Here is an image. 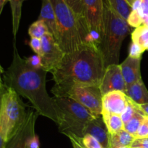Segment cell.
Instances as JSON below:
<instances>
[{
  "mask_svg": "<svg viewBox=\"0 0 148 148\" xmlns=\"http://www.w3.org/2000/svg\"><path fill=\"white\" fill-rule=\"evenodd\" d=\"M47 72L43 68L33 69L19 54L14 44L13 59L10 66L4 71L2 80L4 88L14 90L20 96L30 101L40 116L54 121L58 126L62 121V113L53 98L46 90Z\"/></svg>",
  "mask_w": 148,
  "mask_h": 148,
  "instance_id": "1",
  "label": "cell"
},
{
  "mask_svg": "<svg viewBox=\"0 0 148 148\" xmlns=\"http://www.w3.org/2000/svg\"><path fill=\"white\" fill-rule=\"evenodd\" d=\"M103 58L98 45L83 43L79 49L65 53L53 72L54 97H64L69 90L77 86L100 87L105 72Z\"/></svg>",
  "mask_w": 148,
  "mask_h": 148,
  "instance_id": "2",
  "label": "cell"
},
{
  "mask_svg": "<svg viewBox=\"0 0 148 148\" xmlns=\"http://www.w3.org/2000/svg\"><path fill=\"white\" fill-rule=\"evenodd\" d=\"M103 31L98 47L107 67L111 64H119L121 45L130 29L127 20L113 10L106 0H103Z\"/></svg>",
  "mask_w": 148,
  "mask_h": 148,
  "instance_id": "3",
  "label": "cell"
},
{
  "mask_svg": "<svg viewBox=\"0 0 148 148\" xmlns=\"http://www.w3.org/2000/svg\"><path fill=\"white\" fill-rule=\"evenodd\" d=\"M50 1L53 5L57 22L59 44L65 53L77 50L83 43H95L87 23L78 20L64 0Z\"/></svg>",
  "mask_w": 148,
  "mask_h": 148,
  "instance_id": "4",
  "label": "cell"
},
{
  "mask_svg": "<svg viewBox=\"0 0 148 148\" xmlns=\"http://www.w3.org/2000/svg\"><path fill=\"white\" fill-rule=\"evenodd\" d=\"M55 102L62 113L59 132L67 136L82 140L88 124L94 118L87 108L69 98L54 97Z\"/></svg>",
  "mask_w": 148,
  "mask_h": 148,
  "instance_id": "5",
  "label": "cell"
},
{
  "mask_svg": "<svg viewBox=\"0 0 148 148\" xmlns=\"http://www.w3.org/2000/svg\"><path fill=\"white\" fill-rule=\"evenodd\" d=\"M27 106L20 96L10 88L0 94V124L10 141L20 130L27 119Z\"/></svg>",
  "mask_w": 148,
  "mask_h": 148,
  "instance_id": "6",
  "label": "cell"
},
{
  "mask_svg": "<svg viewBox=\"0 0 148 148\" xmlns=\"http://www.w3.org/2000/svg\"><path fill=\"white\" fill-rule=\"evenodd\" d=\"M73 99L83 106L94 118L101 116L103 110V95L98 86L74 87L64 95Z\"/></svg>",
  "mask_w": 148,
  "mask_h": 148,
  "instance_id": "7",
  "label": "cell"
},
{
  "mask_svg": "<svg viewBox=\"0 0 148 148\" xmlns=\"http://www.w3.org/2000/svg\"><path fill=\"white\" fill-rule=\"evenodd\" d=\"M41 40L42 67L46 72L53 74L62 62L65 53L51 33L45 35Z\"/></svg>",
  "mask_w": 148,
  "mask_h": 148,
  "instance_id": "8",
  "label": "cell"
},
{
  "mask_svg": "<svg viewBox=\"0 0 148 148\" xmlns=\"http://www.w3.org/2000/svg\"><path fill=\"white\" fill-rule=\"evenodd\" d=\"M84 7L89 31L94 41L98 44L103 31V0H84Z\"/></svg>",
  "mask_w": 148,
  "mask_h": 148,
  "instance_id": "9",
  "label": "cell"
},
{
  "mask_svg": "<svg viewBox=\"0 0 148 148\" xmlns=\"http://www.w3.org/2000/svg\"><path fill=\"white\" fill-rule=\"evenodd\" d=\"M100 90L103 96L113 91H121L125 93L127 85L120 64H111L106 67Z\"/></svg>",
  "mask_w": 148,
  "mask_h": 148,
  "instance_id": "10",
  "label": "cell"
},
{
  "mask_svg": "<svg viewBox=\"0 0 148 148\" xmlns=\"http://www.w3.org/2000/svg\"><path fill=\"white\" fill-rule=\"evenodd\" d=\"M39 114L36 111H27V119L17 134L8 142L7 148H26L29 139L35 134V124Z\"/></svg>",
  "mask_w": 148,
  "mask_h": 148,
  "instance_id": "11",
  "label": "cell"
},
{
  "mask_svg": "<svg viewBox=\"0 0 148 148\" xmlns=\"http://www.w3.org/2000/svg\"><path fill=\"white\" fill-rule=\"evenodd\" d=\"M127 104V96L121 91H113L103 96L102 112L121 116Z\"/></svg>",
  "mask_w": 148,
  "mask_h": 148,
  "instance_id": "12",
  "label": "cell"
},
{
  "mask_svg": "<svg viewBox=\"0 0 148 148\" xmlns=\"http://www.w3.org/2000/svg\"><path fill=\"white\" fill-rule=\"evenodd\" d=\"M141 59L142 58H133L128 56L122 63L120 64L123 77L127 87L142 79L140 70Z\"/></svg>",
  "mask_w": 148,
  "mask_h": 148,
  "instance_id": "13",
  "label": "cell"
},
{
  "mask_svg": "<svg viewBox=\"0 0 148 148\" xmlns=\"http://www.w3.org/2000/svg\"><path fill=\"white\" fill-rule=\"evenodd\" d=\"M87 134H90L96 139L103 148H109L110 134L102 116L93 119L88 124L85 130V135Z\"/></svg>",
  "mask_w": 148,
  "mask_h": 148,
  "instance_id": "14",
  "label": "cell"
},
{
  "mask_svg": "<svg viewBox=\"0 0 148 148\" xmlns=\"http://www.w3.org/2000/svg\"><path fill=\"white\" fill-rule=\"evenodd\" d=\"M41 10L38 20H42L49 29V33L53 36L59 43V29L56 14L50 0H41Z\"/></svg>",
  "mask_w": 148,
  "mask_h": 148,
  "instance_id": "15",
  "label": "cell"
},
{
  "mask_svg": "<svg viewBox=\"0 0 148 148\" xmlns=\"http://www.w3.org/2000/svg\"><path fill=\"white\" fill-rule=\"evenodd\" d=\"M125 94L137 105L148 103V90L142 79L127 87Z\"/></svg>",
  "mask_w": 148,
  "mask_h": 148,
  "instance_id": "16",
  "label": "cell"
},
{
  "mask_svg": "<svg viewBox=\"0 0 148 148\" xmlns=\"http://www.w3.org/2000/svg\"><path fill=\"white\" fill-rule=\"evenodd\" d=\"M135 139L134 136L127 132L124 129L110 134L109 148H130Z\"/></svg>",
  "mask_w": 148,
  "mask_h": 148,
  "instance_id": "17",
  "label": "cell"
},
{
  "mask_svg": "<svg viewBox=\"0 0 148 148\" xmlns=\"http://www.w3.org/2000/svg\"><path fill=\"white\" fill-rule=\"evenodd\" d=\"M101 116L110 134L124 130V124L120 115L108 112H102Z\"/></svg>",
  "mask_w": 148,
  "mask_h": 148,
  "instance_id": "18",
  "label": "cell"
},
{
  "mask_svg": "<svg viewBox=\"0 0 148 148\" xmlns=\"http://www.w3.org/2000/svg\"><path fill=\"white\" fill-rule=\"evenodd\" d=\"M25 0H9L12 16V33L14 36V41L20 26V19L22 14V6Z\"/></svg>",
  "mask_w": 148,
  "mask_h": 148,
  "instance_id": "19",
  "label": "cell"
},
{
  "mask_svg": "<svg viewBox=\"0 0 148 148\" xmlns=\"http://www.w3.org/2000/svg\"><path fill=\"white\" fill-rule=\"evenodd\" d=\"M132 42L137 43L143 50H148V27L141 25L132 33Z\"/></svg>",
  "mask_w": 148,
  "mask_h": 148,
  "instance_id": "20",
  "label": "cell"
},
{
  "mask_svg": "<svg viewBox=\"0 0 148 148\" xmlns=\"http://www.w3.org/2000/svg\"><path fill=\"white\" fill-rule=\"evenodd\" d=\"M106 1L113 10H115L123 18L127 20L132 12V7L127 4L125 0H106Z\"/></svg>",
  "mask_w": 148,
  "mask_h": 148,
  "instance_id": "21",
  "label": "cell"
},
{
  "mask_svg": "<svg viewBox=\"0 0 148 148\" xmlns=\"http://www.w3.org/2000/svg\"><path fill=\"white\" fill-rule=\"evenodd\" d=\"M145 116L143 115V113L140 111V110L139 109L137 112L134 114V115L133 116L132 118L127 123H126L124 126V129L129 132L130 134H131L132 135L134 136L135 137L136 134L137 132V130H138L139 127L141 125L142 122L143 121V120L145 119Z\"/></svg>",
  "mask_w": 148,
  "mask_h": 148,
  "instance_id": "22",
  "label": "cell"
},
{
  "mask_svg": "<svg viewBox=\"0 0 148 148\" xmlns=\"http://www.w3.org/2000/svg\"><path fill=\"white\" fill-rule=\"evenodd\" d=\"M49 33V29L46 25L44 22L40 20H36L33 24L30 25L28 29V34L31 38H36L41 39L45 35Z\"/></svg>",
  "mask_w": 148,
  "mask_h": 148,
  "instance_id": "23",
  "label": "cell"
},
{
  "mask_svg": "<svg viewBox=\"0 0 148 148\" xmlns=\"http://www.w3.org/2000/svg\"><path fill=\"white\" fill-rule=\"evenodd\" d=\"M74 12L79 20H86L85 16V7H84V0H64Z\"/></svg>",
  "mask_w": 148,
  "mask_h": 148,
  "instance_id": "24",
  "label": "cell"
},
{
  "mask_svg": "<svg viewBox=\"0 0 148 148\" xmlns=\"http://www.w3.org/2000/svg\"><path fill=\"white\" fill-rule=\"evenodd\" d=\"M138 110V105H137V103H135L134 101H132V100L127 96V106H126L124 112H123L122 114L121 115V119H122L123 122H124V124H125L126 123L128 122V121L132 118L133 116L134 115V114H135Z\"/></svg>",
  "mask_w": 148,
  "mask_h": 148,
  "instance_id": "25",
  "label": "cell"
},
{
  "mask_svg": "<svg viewBox=\"0 0 148 148\" xmlns=\"http://www.w3.org/2000/svg\"><path fill=\"white\" fill-rule=\"evenodd\" d=\"M144 18V16H143L140 8L138 10H132V12H130V16H129L127 21L129 25L137 28V27L143 25Z\"/></svg>",
  "mask_w": 148,
  "mask_h": 148,
  "instance_id": "26",
  "label": "cell"
},
{
  "mask_svg": "<svg viewBox=\"0 0 148 148\" xmlns=\"http://www.w3.org/2000/svg\"><path fill=\"white\" fill-rule=\"evenodd\" d=\"M81 142L85 148H103L99 142L90 134H85L81 140Z\"/></svg>",
  "mask_w": 148,
  "mask_h": 148,
  "instance_id": "27",
  "label": "cell"
},
{
  "mask_svg": "<svg viewBox=\"0 0 148 148\" xmlns=\"http://www.w3.org/2000/svg\"><path fill=\"white\" fill-rule=\"evenodd\" d=\"M136 138H145L148 137V119L145 118L141 125L139 127L137 132L135 135Z\"/></svg>",
  "mask_w": 148,
  "mask_h": 148,
  "instance_id": "28",
  "label": "cell"
},
{
  "mask_svg": "<svg viewBox=\"0 0 148 148\" xmlns=\"http://www.w3.org/2000/svg\"><path fill=\"white\" fill-rule=\"evenodd\" d=\"M25 61L27 64L30 67L33 68V69H40V68H43L42 67L40 56H38V55L35 54L33 56H30V57L26 58Z\"/></svg>",
  "mask_w": 148,
  "mask_h": 148,
  "instance_id": "29",
  "label": "cell"
},
{
  "mask_svg": "<svg viewBox=\"0 0 148 148\" xmlns=\"http://www.w3.org/2000/svg\"><path fill=\"white\" fill-rule=\"evenodd\" d=\"M30 46L34 53L38 56H40L42 54V40L40 38H33L30 39Z\"/></svg>",
  "mask_w": 148,
  "mask_h": 148,
  "instance_id": "30",
  "label": "cell"
},
{
  "mask_svg": "<svg viewBox=\"0 0 148 148\" xmlns=\"http://www.w3.org/2000/svg\"><path fill=\"white\" fill-rule=\"evenodd\" d=\"M145 51L137 43L132 42L130 47V53L129 56L133 58H142V54Z\"/></svg>",
  "mask_w": 148,
  "mask_h": 148,
  "instance_id": "31",
  "label": "cell"
},
{
  "mask_svg": "<svg viewBox=\"0 0 148 148\" xmlns=\"http://www.w3.org/2000/svg\"><path fill=\"white\" fill-rule=\"evenodd\" d=\"M148 148V137L145 138H136L132 144L130 148Z\"/></svg>",
  "mask_w": 148,
  "mask_h": 148,
  "instance_id": "32",
  "label": "cell"
},
{
  "mask_svg": "<svg viewBox=\"0 0 148 148\" xmlns=\"http://www.w3.org/2000/svg\"><path fill=\"white\" fill-rule=\"evenodd\" d=\"M7 143L8 141H7V136L0 124V148H7Z\"/></svg>",
  "mask_w": 148,
  "mask_h": 148,
  "instance_id": "33",
  "label": "cell"
},
{
  "mask_svg": "<svg viewBox=\"0 0 148 148\" xmlns=\"http://www.w3.org/2000/svg\"><path fill=\"white\" fill-rule=\"evenodd\" d=\"M138 107L140 111L143 114V115L145 117H148V103L138 105Z\"/></svg>",
  "mask_w": 148,
  "mask_h": 148,
  "instance_id": "34",
  "label": "cell"
},
{
  "mask_svg": "<svg viewBox=\"0 0 148 148\" xmlns=\"http://www.w3.org/2000/svg\"><path fill=\"white\" fill-rule=\"evenodd\" d=\"M9 0H0V14H1V12H2L4 4H5Z\"/></svg>",
  "mask_w": 148,
  "mask_h": 148,
  "instance_id": "35",
  "label": "cell"
},
{
  "mask_svg": "<svg viewBox=\"0 0 148 148\" xmlns=\"http://www.w3.org/2000/svg\"><path fill=\"white\" fill-rule=\"evenodd\" d=\"M126 1H127V4H129V5L130 6V7H132V5L133 4H134V3L135 2V1L136 0H125Z\"/></svg>",
  "mask_w": 148,
  "mask_h": 148,
  "instance_id": "36",
  "label": "cell"
},
{
  "mask_svg": "<svg viewBox=\"0 0 148 148\" xmlns=\"http://www.w3.org/2000/svg\"><path fill=\"white\" fill-rule=\"evenodd\" d=\"M143 25H145L147 26V27H148V16L144 18V22H143Z\"/></svg>",
  "mask_w": 148,
  "mask_h": 148,
  "instance_id": "37",
  "label": "cell"
},
{
  "mask_svg": "<svg viewBox=\"0 0 148 148\" xmlns=\"http://www.w3.org/2000/svg\"><path fill=\"white\" fill-rule=\"evenodd\" d=\"M4 69H3V67L1 66V64H0V77H1V75L4 74Z\"/></svg>",
  "mask_w": 148,
  "mask_h": 148,
  "instance_id": "38",
  "label": "cell"
},
{
  "mask_svg": "<svg viewBox=\"0 0 148 148\" xmlns=\"http://www.w3.org/2000/svg\"><path fill=\"white\" fill-rule=\"evenodd\" d=\"M141 1H142V2L145 3V4L148 5V0H141Z\"/></svg>",
  "mask_w": 148,
  "mask_h": 148,
  "instance_id": "39",
  "label": "cell"
},
{
  "mask_svg": "<svg viewBox=\"0 0 148 148\" xmlns=\"http://www.w3.org/2000/svg\"><path fill=\"white\" fill-rule=\"evenodd\" d=\"M26 148H29V147H27V146H26ZM38 148H40V147H38Z\"/></svg>",
  "mask_w": 148,
  "mask_h": 148,
  "instance_id": "40",
  "label": "cell"
},
{
  "mask_svg": "<svg viewBox=\"0 0 148 148\" xmlns=\"http://www.w3.org/2000/svg\"><path fill=\"white\" fill-rule=\"evenodd\" d=\"M135 148H140V147H135Z\"/></svg>",
  "mask_w": 148,
  "mask_h": 148,
  "instance_id": "41",
  "label": "cell"
},
{
  "mask_svg": "<svg viewBox=\"0 0 148 148\" xmlns=\"http://www.w3.org/2000/svg\"><path fill=\"white\" fill-rule=\"evenodd\" d=\"M126 148H129V147H126Z\"/></svg>",
  "mask_w": 148,
  "mask_h": 148,
  "instance_id": "42",
  "label": "cell"
},
{
  "mask_svg": "<svg viewBox=\"0 0 148 148\" xmlns=\"http://www.w3.org/2000/svg\"><path fill=\"white\" fill-rule=\"evenodd\" d=\"M147 119H148V117H147Z\"/></svg>",
  "mask_w": 148,
  "mask_h": 148,
  "instance_id": "43",
  "label": "cell"
}]
</instances>
